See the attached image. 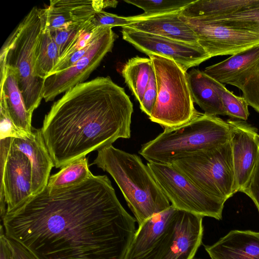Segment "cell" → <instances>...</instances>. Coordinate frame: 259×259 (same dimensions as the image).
Instances as JSON below:
<instances>
[{"mask_svg":"<svg viewBox=\"0 0 259 259\" xmlns=\"http://www.w3.org/2000/svg\"><path fill=\"white\" fill-rule=\"evenodd\" d=\"M5 79L1 82V92L5 95L7 109L14 123L29 134L32 133V114L26 109L23 97L18 84L17 71L6 66Z\"/></svg>","mask_w":259,"mask_h":259,"instance_id":"23","label":"cell"},{"mask_svg":"<svg viewBox=\"0 0 259 259\" xmlns=\"http://www.w3.org/2000/svg\"><path fill=\"white\" fill-rule=\"evenodd\" d=\"M157 85V98L149 119L164 128L180 126L199 112L194 106L188 72L173 60L150 55Z\"/></svg>","mask_w":259,"mask_h":259,"instance_id":"6","label":"cell"},{"mask_svg":"<svg viewBox=\"0 0 259 259\" xmlns=\"http://www.w3.org/2000/svg\"><path fill=\"white\" fill-rule=\"evenodd\" d=\"M92 164L107 171L113 178L139 226L170 206L148 166L137 155L110 145L98 150Z\"/></svg>","mask_w":259,"mask_h":259,"instance_id":"3","label":"cell"},{"mask_svg":"<svg viewBox=\"0 0 259 259\" xmlns=\"http://www.w3.org/2000/svg\"><path fill=\"white\" fill-rule=\"evenodd\" d=\"M92 20L83 24L60 28L50 31L58 46L60 59L64 55L81 31Z\"/></svg>","mask_w":259,"mask_h":259,"instance_id":"31","label":"cell"},{"mask_svg":"<svg viewBox=\"0 0 259 259\" xmlns=\"http://www.w3.org/2000/svg\"><path fill=\"white\" fill-rule=\"evenodd\" d=\"M46 8L33 7L9 35L0 55L6 66L17 71L19 87L27 110L32 114L43 99L45 79L35 72L36 50L46 25Z\"/></svg>","mask_w":259,"mask_h":259,"instance_id":"5","label":"cell"},{"mask_svg":"<svg viewBox=\"0 0 259 259\" xmlns=\"http://www.w3.org/2000/svg\"><path fill=\"white\" fill-rule=\"evenodd\" d=\"M230 140V126L218 116L199 113L180 126L164 128L143 144L139 153L148 162L170 164L186 154L209 149Z\"/></svg>","mask_w":259,"mask_h":259,"instance_id":"4","label":"cell"},{"mask_svg":"<svg viewBox=\"0 0 259 259\" xmlns=\"http://www.w3.org/2000/svg\"><path fill=\"white\" fill-rule=\"evenodd\" d=\"M193 30L198 45L211 58L233 55L259 44V33L233 28L214 20L180 16Z\"/></svg>","mask_w":259,"mask_h":259,"instance_id":"12","label":"cell"},{"mask_svg":"<svg viewBox=\"0 0 259 259\" xmlns=\"http://www.w3.org/2000/svg\"><path fill=\"white\" fill-rule=\"evenodd\" d=\"M207 20H214L225 25L259 33V5L232 14Z\"/></svg>","mask_w":259,"mask_h":259,"instance_id":"27","label":"cell"},{"mask_svg":"<svg viewBox=\"0 0 259 259\" xmlns=\"http://www.w3.org/2000/svg\"><path fill=\"white\" fill-rule=\"evenodd\" d=\"M153 68L150 58L136 56L129 59L122 69L125 82L139 103L143 99Z\"/></svg>","mask_w":259,"mask_h":259,"instance_id":"24","label":"cell"},{"mask_svg":"<svg viewBox=\"0 0 259 259\" xmlns=\"http://www.w3.org/2000/svg\"><path fill=\"white\" fill-rule=\"evenodd\" d=\"M0 259H15L9 240L4 233L2 225L0 234Z\"/></svg>","mask_w":259,"mask_h":259,"instance_id":"35","label":"cell"},{"mask_svg":"<svg viewBox=\"0 0 259 259\" xmlns=\"http://www.w3.org/2000/svg\"><path fill=\"white\" fill-rule=\"evenodd\" d=\"M204 247L211 259H259V232L231 230Z\"/></svg>","mask_w":259,"mask_h":259,"instance_id":"20","label":"cell"},{"mask_svg":"<svg viewBox=\"0 0 259 259\" xmlns=\"http://www.w3.org/2000/svg\"><path fill=\"white\" fill-rule=\"evenodd\" d=\"M188 82L194 103L210 115H226L214 79L204 71L193 69L188 73Z\"/></svg>","mask_w":259,"mask_h":259,"instance_id":"22","label":"cell"},{"mask_svg":"<svg viewBox=\"0 0 259 259\" xmlns=\"http://www.w3.org/2000/svg\"><path fill=\"white\" fill-rule=\"evenodd\" d=\"M241 192L252 200L259 212V157L252 175Z\"/></svg>","mask_w":259,"mask_h":259,"instance_id":"34","label":"cell"},{"mask_svg":"<svg viewBox=\"0 0 259 259\" xmlns=\"http://www.w3.org/2000/svg\"><path fill=\"white\" fill-rule=\"evenodd\" d=\"M2 220L6 237L36 259H124L136 232L105 175L47 186Z\"/></svg>","mask_w":259,"mask_h":259,"instance_id":"1","label":"cell"},{"mask_svg":"<svg viewBox=\"0 0 259 259\" xmlns=\"http://www.w3.org/2000/svg\"><path fill=\"white\" fill-rule=\"evenodd\" d=\"M35 57L36 74L45 79L51 74L60 59L58 46L46 26L37 45Z\"/></svg>","mask_w":259,"mask_h":259,"instance_id":"25","label":"cell"},{"mask_svg":"<svg viewBox=\"0 0 259 259\" xmlns=\"http://www.w3.org/2000/svg\"><path fill=\"white\" fill-rule=\"evenodd\" d=\"M258 138H259V136H258Z\"/></svg>","mask_w":259,"mask_h":259,"instance_id":"38","label":"cell"},{"mask_svg":"<svg viewBox=\"0 0 259 259\" xmlns=\"http://www.w3.org/2000/svg\"><path fill=\"white\" fill-rule=\"evenodd\" d=\"M157 98V85L154 67L152 70L149 80L141 102L140 109L149 117L154 108Z\"/></svg>","mask_w":259,"mask_h":259,"instance_id":"33","label":"cell"},{"mask_svg":"<svg viewBox=\"0 0 259 259\" xmlns=\"http://www.w3.org/2000/svg\"><path fill=\"white\" fill-rule=\"evenodd\" d=\"M230 130L235 193L241 192L248 181L259 157L257 130L245 121L228 120Z\"/></svg>","mask_w":259,"mask_h":259,"instance_id":"15","label":"cell"},{"mask_svg":"<svg viewBox=\"0 0 259 259\" xmlns=\"http://www.w3.org/2000/svg\"><path fill=\"white\" fill-rule=\"evenodd\" d=\"M170 164L212 196L226 202L235 194L230 140L216 147L186 154Z\"/></svg>","mask_w":259,"mask_h":259,"instance_id":"7","label":"cell"},{"mask_svg":"<svg viewBox=\"0 0 259 259\" xmlns=\"http://www.w3.org/2000/svg\"><path fill=\"white\" fill-rule=\"evenodd\" d=\"M92 175L84 156L64 166L57 173L50 176L47 186L51 188L69 187L83 182Z\"/></svg>","mask_w":259,"mask_h":259,"instance_id":"26","label":"cell"},{"mask_svg":"<svg viewBox=\"0 0 259 259\" xmlns=\"http://www.w3.org/2000/svg\"><path fill=\"white\" fill-rule=\"evenodd\" d=\"M92 22L97 27L102 26L123 27L132 24L134 21L131 16H120L102 10L96 12L92 18Z\"/></svg>","mask_w":259,"mask_h":259,"instance_id":"32","label":"cell"},{"mask_svg":"<svg viewBox=\"0 0 259 259\" xmlns=\"http://www.w3.org/2000/svg\"><path fill=\"white\" fill-rule=\"evenodd\" d=\"M259 0H194L181 11L182 17L208 20L250 9Z\"/></svg>","mask_w":259,"mask_h":259,"instance_id":"21","label":"cell"},{"mask_svg":"<svg viewBox=\"0 0 259 259\" xmlns=\"http://www.w3.org/2000/svg\"><path fill=\"white\" fill-rule=\"evenodd\" d=\"M1 218L25 201L32 194V171L28 158L12 143V138L0 139Z\"/></svg>","mask_w":259,"mask_h":259,"instance_id":"9","label":"cell"},{"mask_svg":"<svg viewBox=\"0 0 259 259\" xmlns=\"http://www.w3.org/2000/svg\"><path fill=\"white\" fill-rule=\"evenodd\" d=\"M147 165L175 208L203 217L222 219L225 201L206 193L171 164L148 162Z\"/></svg>","mask_w":259,"mask_h":259,"instance_id":"8","label":"cell"},{"mask_svg":"<svg viewBox=\"0 0 259 259\" xmlns=\"http://www.w3.org/2000/svg\"><path fill=\"white\" fill-rule=\"evenodd\" d=\"M12 143L28 158L32 171V194L39 193L47 186L51 170L54 166L41 128H32L30 138H12Z\"/></svg>","mask_w":259,"mask_h":259,"instance_id":"19","label":"cell"},{"mask_svg":"<svg viewBox=\"0 0 259 259\" xmlns=\"http://www.w3.org/2000/svg\"><path fill=\"white\" fill-rule=\"evenodd\" d=\"M122 38L137 50L149 56L156 55L173 60L184 70L198 66L211 58L199 45L179 41L123 27Z\"/></svg>","mask_w":259,"mask_h":259,"instance_id":"13","label":"cell"},{"mask_svg":"<svg viewBox=\"0 0 259 259\" xmlns=\"http://www.w3.org/2000/svg\"><path fill=\"white\" fill-rule=\"evenodd\" d=\"M0 139L7 138L25 139L31 134L18 128L11 120L7 107L5 95L1 92Z\"/></svg>","mask_w":259,"mask_h":259,"instance_id":"30","label":"cell"},{"mask_svg":"<svg viewBox=\"0 0 259 259\" xmlns=\"http://www.w3.org/2000/svg\"><path fill=\"white\" fill-rule=\"evenodd\" d=\"M194 0H125L144 11L143 16L181 11Z\"/></svg>","mask_w":259,"mask_h":259,"instance_id":"29","label":"cell"},{"mask_svg":"<svg viewBox=\"0 0 259 259\" xmlns=\"http://www.w3.org/2000/svg\"><path fill=\"white\" fill-rule=\"evenodd\" d=\"M112 28L99 27L90 48L80 59L70 67L45 79L43 98L46 102L54 100L60 94L85 82L105 55L112 51L118 37Z\"/></svg>","mask_w":259,"mask_h":259,"instance_id":"10","label":"cell"},{"mask_svg":"<svg viewBox=\"0 0 259 259\" xmlns=\"http://www.w3.org/2000/svg\"><path fill=\"white\" fill-rule=\"evenodd\" d=\"M133 104L109 76L71 88L54 103L41 128L54 166L131 137Z\"/></svg>","mask_w":259,"mask_h":259,"instance_id":"2","label":"cell"},{"mask_svg":"<svg viewBox=\"0 0 259 259\" xmlns=\"http://www.w3.org/2000/svg\"><path fill=\"white\" fill-rule=\"evenodd\" d=\"M8 239L13 249L15 259H33L32 255L22 246L13 240Z\"/></svg>","mask_w":259,"mask_h":259,"instance_id":"36","label":"cell"},{"mask_svg":"<svg viewBox=\"0 0 259 259\" xmlns=\"http://www.w3.org/2000/svg\"><path fill=\"white\" fill-rule=\"evenodd\" d=\"M181 11L143 16H131L134 22L127 27L191 44H197L193 30L181 18Z\"/></svg>","mask_w":259,"mask_h":259,"instance_id":"18","label":"cell"},{"mask_svg":"<svg viewBox=\"0 0 259 259\" xmlns=\"http://www.w3.org/2000/svg\"><path fill=\"white\" fill-rule=\"evenodd\" d=\"M206 74L238 88L248 106L259 113V44L208 66Z\"/></svg>","mask_w":259,"mask_h":259,"instance_id":"11","label":"cell"},{"mask_svg":"<svg viewBox=\"0 0 259 259\" xmlns=\"http://www.w3.org/2000/svg\"><path fill=\"white\" fill-rule=\"evenodd\" d=\"M33 259H36V258H35L33 256Z\"/></svg>","mask_w":259,"mask_h":259,"instance_id":"37","label":"cell"},{"mask_svg":"<svg viewBox=\"0 0 259 259\" xmlns=\"http://www.w3.org/2000/svg\"><path fill=\"white\" fill-rule=\"evenodd\" d=\"M203 218L178 210L155 259H193L202 243Z\"/></svg>","mask_w":259,"mask_h":259,"instance_id":"14","label":"cell"},{"mask_svg":"<svg viewBox=\"0 0 259 259\" xmlns=\"http://www.w3.org/2000/svg\"><path fill=\"white\" fill-rule=\"evenodd\" d=\"M116 1L52 0L46 8V28L50 31L83 24L91 20L97 11L115 8Z\"/></svg>","mask_w":259,"mask_h":259,"instance_id":"17","label":"cell"},{"mask_svg":"<svg viewBox=\"0 0 259 259\" xmlns=\"http://www.w3.org/2000/svg\"><path fill=\"white\" fill-rule=\"evenodd\" d=\"M214 84L215 90L222 100L226 115L246 121L249 112L248 105L245 100L242 97L234 95L224 84L215 79Z\"/></svg>","mask_w":259,"mask_h":259,"instance_id":"28","label":"cell"},{"mask_svg":"<svg viewBox=\"0 0 259 259\" xmlns=\"http://www.w3.org/2000/svg\"><path fill=\"white\" fill-rule=\"evenodd\" d=\"M178 209L172 205L139 226L124 259H155Z\"/></svg>","mask_w":259,"mask_h":259,"instance_id":"16","label":"cell"}]
</instances>
